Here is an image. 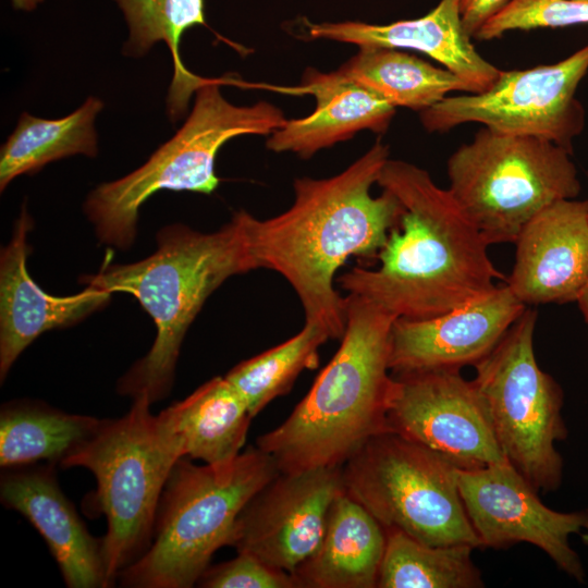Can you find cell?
<instances>
[{
  "mask_svg": "<svg viewBox=\"0 0 588 588\" xmlns=\"http://www.w3.org/2000/svg\"><path fill=\"white\" fill-rule=\"evenodd\" d=\"M389 159L378 139L336 175L294 181V201L265 220L246 212L252 254L258 269L281 274L297 294L305 322L343 336L346 303L334 287L338 270L351 257L376 258L403 207L389 191L373 197L371 186Z\"/></svg>",
  "mask_w": 588,
  "mask_h": 588,
  "instance_id": "1",
  "label": "cell"
},
{
  "mask_svg": "<svg viewBox=\"0 0 588 588\" xmlns=\"http://www.w3.org/2000/svg\"><path fill=\"white\" fill-rule=\"evenodd\" d=\"M377 184L403 211L375 269L355 267L338 282L395 318L425 319L467 304L506 279L488 255L489 244L449 188L406 161L388 159Z\"/></svg>",
  "mask_w": 588,
  "mask_h": 588,
  "instance_id": "2",
  "label": "cell"
},
{
  "mask_svg": "<svg viewBox=\"0 0 588 588\" xmlns=\"http://www.w3.org/2000/svg\"><path fill=\"white\" fill-rule=\"evenodd\" d=\"M246 212L213 232L175 223L157 234V249L132 264L106 261L82 277L86 285L133 295L157 329L149 352L118 381L119 394L156 403L172 387L183 339L207 298L229 278L258 269L249 246Z\"/></svg>",
  "mask_w": 588,
  "mask_h": 588,
  "instance_id": "3",
  "label": "cell"
},
{
  "mask_svg": "<svg viewBox=\"0 0 588 588\" xmlns=\"http://www.w3.org/2000/svg\"><path fill=\"white\" fill-rule=\"evenodd\" d=\"M345 303L340 347L290 416L257 439L281 473L341 467L369 439L390 430L396 318L355 294H347Z\"/></svg>",
  "mask_w": 588,
  "mask_h": 588,
  "instance_id": "4",
  "label": "cell"
},
{
  "mask_svg": "<svg viewBox=\"0 0 588 588\" xmlns=\"http://www.w3.org/2000/svg\"><path fill=\"white\" fill-rule=\"evenodd\" d=\"M280 473L273 458L249 448L222 465L173 466L159 503L149 548L118 576L124 587L189 588L229 546L247 502Z\"/></svg>",
  "mask_w": 588,
  "mask_h": 588,
  "instance_id": "5",
  "label": "cell"
},
{
  "mask_svg": "<svg viewBox=\"0 0 588 588\" xmlns=\"http://www.w3.org/2000/svg\"><path fill=\"white\" fill-rule=\"evenodd\" d=\"M224 79L209 78L196 90L193 109L171 139L138 169L93 189L83 209L99 242L128 249L137 234L142 205L159 191L211 194L219 185V149L242 135H270L287 119L278 107L259 101L234 106L220 93Z\"/></svg>",
  "mask_w": 588,
  "mask_h": 588,
  "instance_id": "6",
  "label": "cell"
},
{
  "mask_svg": "<svg viewBox=\"0 0 588 588\" xmlns=\"http://www.w3.org/2000/svg\"><path fill=\"white\" fill-rule=\"evenodd\" d=\"M150 405L147 395L134 397L124 416L105 419L61 465L86 468L96 478V491L88 499L107 519L100 542L108 587L149 548L164 486L180 460Z\"/></svg>",
  "mask_w": 588,
  "mask_h": 588,
  "instance_id": "7",
  "label": "cell"
},
{
  "mask_svg": "<svg viewBox=\"0 0 588 588\" xmlns=\"http://www.w3.org/2000/svg\"><path fill=\"white\" fill-rule=\"evenodd\" d=\"M571 156L550 140L483 126L450 156L449 191L489 245L515 243L541 210L579 194Z\"/></svg>",
  "mask_w": 588,
  "mask_h": 588,
  "instance_id": "8",
  "label": "cell"
},
{
  "mask_svg": "<svg viewBox=\"0 0 588 588\" xmlns=\"http://www.w3.org/2000/svg\"><path fill=\"white\" fill-rule=\"evenodd\" d=\"M341 469L344 491L385 529L432 546L481 548L461 498L457 468L430 449L388 430Z\"/></svg>",
  "mask_w": 588,
  "mask_h": 588,
  "instance_id": "9",
  "label": "cell"
},
{
  "mask_svg": "<svg viewBox=\"0 0 588 588\" xmlns=\"http://www.w3.org/2000/svg\"><path fill=\"white\" fill-rule=\"evenodd\" d=\"M537 311L526 308L498 345L475 364L473 381L485 401L505 460L539 492L559 489L567 437L564 394L536 359Z\"/></svg>",
  "mask_w": 588,
  "mask_h": 588,
  "instance_id": "10",
  "label": "cell"
},
{
  "mask_svg": "<svg viewBox=\"0 0 588 588\" xmlns=\"http://www.w3.org/2000/svg\"><path fill=\"white\" fill-rule=\"evenodd\" d=\"M587 72L588 44L553 64L501 71L488 90L448 96L421 111L420 121L428 132L479 123L501 133L540 137L573 154L586 120L576 90Z\"/></svg>",
  "mask_w": 588,
  "mask_h": 588,
  "instance_id": "11",
  "label": "cell"
},
{
  "mask_svg": "<svg viewBox=\"0 0 588 588\" xmlns=\"http://www.w3.org/2000/svg\"><path fill=\"white\" fill-rule=\"evenodd\" d=\"M388 427L457 469L505 462L478 388L460 370L393 375Z\"/></svg>",
  "mask_w": 588,
  "mask_h": 588,
  "instance_id": "12",
  "label": "cell"
},
{
  "mask_svg": "<svg viewBox=\"0 0 588 588\" xmlns=\"http://www.w3.org/2000/svg\"><path fill=\"white\" fill-rule=\"evenodd\" d=\"M461 498L481 548L506 549L527 542L541 549L565 574L585 581L569 537L584 515L548 507L538 491L507 461L474 470L457 469Z\"/></svg>",
  "mask_w": 588,
  "mask_h": 588,
  "instance_id": "13",
  "label": "cell"
},
{
  "mask_svg": "<svg viewBox=\"0 0 588 588\" xmlns=\"http://www.w3.org/2000/svg\"><path fill=\"white\" fill-rule=\"evenodd\" d=\"M342 490L341 467L280 471L243 507L229 546L292 575L320 544Z\"/></svg>",
  "mask_w": 588,
  "mask_h": 588,
  "instance_id": "14",
  "label": "cell"
},
{
  "mask_svg": "<svg viewBox=\"0 0 588 588\" xmlns=\"http://www.w3.org/2000/svg\"><path fill=\"white\" fill-rule=\"evenodd\" d=\"M526 308L505 283L430 318H396L391 330V372L460 370L475 365L498 345Z\"/></svg>",
  "mask_w": 588,
  "mask_h": 588,
  "instance_id": "15",
  "label": "cell"
},
{
  "mask_svg": "<svg viewBox=\"0 0 588 588\" xmlns=\"http://www.w3.org/2000/svg\"><path fill=\"white\" fill-rule=\"evenodd\" d=\"M515 244L506 284L523 304L576 301L588 282V200L553 203L523 228Z\"/></svg>",
  "mask_w": 588,
  "mask_h": 588,
  "instance_id": "16",
  "label": "cell"
},
{
  "mask_svg": "<svg viewBox=\"0 0 588 588\" xmlns=\"http://www.w3.org/2000/svg\"><path fill=\"white\" fill-rule=\"evenodd\" d=\"M32 217L23 207L0 256V379L24 350L44 332L71 327L103 308L113 293L87 285L69 296L46 293L32 279L26 260Z\"/></svg>",
  "mask_w": 588,
  "mask_h": 588,
  "instance_id": "17",
  "label": "cell"
},
{
  "mask_svg": "<svg viewBox=\"0 0 588 588\" xmlns=\"http://www.w3.org/2000/svg\"><path fill=\"white\" fill-rule=\"evenodd\" d=\"M0 499L37 529L68 587H108L100 539L88 532L63 494L54 464L5 469L0 481Z\"/></svg>",
  "mask_w": 588,
  "mask_h": 588,
  "instance_id": "18",
  "label": "cell"
},
{
  "mask_svg": "<svg viewBox=\"0 0 588 588\" xmlns=\"http://www.w3.org/2000/svg\"><path fill=\"white\" fill-rule=\"evenodd\" d=\"M461 0H440L426 15L378 25L364 22L310 23L305 20L313 39H329L357 45L359 48L413 49L427 54L461 77L470 94L488 90L501 70L487 61L475 48L465 30Z\"/></svg>",
  "mask_w": 588,
  "mask_h": 588,
  "instance_id": "19",
  "label": "cell"
},
{
  "mask_svg": "<svg viewBox=\"0 0 588 588\" xmlns=\"http://www.w3.org/2000/svg\"><path fill=\"white\" fill-rule=\"evenodd\" d=\"M299 90L315 96L316 108L270 134L266 145L274 152L291 151L308 159L359 131L384 133L395 114L393 106L339 71L308 69Z\"/></svg>",
  "mask_w": 588,
  "mask_h": 588,
  "instance_id": "20",
  "label": "cell"
},
{
  "mask_svg": "<svg viewBox=\"0 0 588 588\" xmlns=\"http://www.w3.org/2000/svg\"><path fill=\"white\" fill-rule=\"evenodd\" d=\"M385 542V528L343 489L320 544L292 573L296 588H376Z\"/></svg>",
  "mask_w": 588,
  "mask_h": 588,
  "instance_id": "21",
  "label": "cell"
},
{
  "mask_svg": "<svg viewBox=\"0 0 588 588\" xmlns=\"http://www.w3.org/2000/svg\"><path fill=\"white\" fill-rule=\"evenodd\" d=\"M156 416L180 458L188 456L208 465H222L241 454L254 418L224 377L212 378Z\"/></svg>",
  "mask_w": 588,
  "mask_h": 588,
  "instance_id": "22",
  "label": "cell"
},
{
  "mask_svg": "<svg viewBox=\"0 0 588 588\" xmlns=\"http://www.w3.org/2000/svg\"><path fill=\"white\" fill-rule=\"evenodd\" d=\"M105 419L69 414L38 401H11L0 411L3 469L62 463L90 440Z\"/></svg>",
  "mask_w": 588,
  "mask_h": 588,
  "instance_id": "23",
  "label": "cell"
},
{
  "mask_svg": "<svg viewBox=\"0 0 588 588\" xmlns=\"http://www.w3.org/2000/svg\"><path fill=\"white\" fill-rule=\"evenodd\" d=\"M393 106L424 111L468 85L445 68L392 48L364 47L339 70Z\"/></svg>",
  "mask_w": 588,
  "mask_h": 588,
  "instance_id": "24",
  "label": "cell"
},
{
  "mask_svg": "<svg viewBox=\"0 0 588 588\" xmlns=\"http://www.w3.org/2000/svg\"><path fill=\"white\" fill-rule=\"evenodd\" d=\"M102 101L89 97L66 117L46 120L22 113L15 130L0 151V188L23 174L69 156L95 157L98 152L95 120Z\"/></svg>",
  "mask_w": 588,
  "mask_h": 588,
  "instance_id": "25",
  "label": "cell"
},
{
  "mask_svg": "<svg viewBox=\"0 0 588 588\" xmlns=\"http://www.w3.org/2000/svg\"><path fill=\"white\" fill-rule=\"evenodd\" d=\"M125 15L130 36L123 50L128 57L144 56L156 42L168 46L174 69L168 95V112L175 121L186 110L193 93L205 78L189 72L182 62L180 41L183 33L194 26H207L204 0H115Z\"/></svg>",
  "mask_w": 588,
  "mask_h": 588,
  "instance_id": "26",
  "label": "cell"
},
{
  "mask_svg": "<svg viewBox=\"0 0 588 588\" xmlns=\"http://www.w3.org/2000/svg\"><path fill=\"white\" fill-rule=\"evenodd\" d=\"M378 588H480L483 580L469 544L432 546L385 529Z\"/></svg>",
  "mask_w": 588,
  "mask_h": 588,
  "instance_id": "27",
  "label": "cell"
},
{
  "mask_svg": "<svg viewBox=\"0 0 588 588\" xmlns=\"http://www.w3.org/2000/svg\"><path fill=\"white\" fill-rule=\"evenodd\" d=\"M330 336L320 326L305 322L295 335L233 367L224 378L246 402L255 417L293 387L298 375L319 363V350Z\"/></svg>",
  "mask_w": 588,
  "mask_h": 588,
  "instance_id": "28",
  "label": "cell"
},
{
  "mask_svg": "<svg viewBox=\"0 0 588 588\" xmlns=\"http://www.w3.org/2000/svg\"><path fill=\"white\" fill-rule=\"evenodd\" d=\"M588 24V1L579 0H510L491 16L474 38L493 40L511 30L563 27Z\"/></svg>",
  "mask_w": 588,
  "mask_h": 588,
  "instance_id": "29",
  "label": "cell"
},
{
  "mask_svg": "<svg viewBox=\"0 0 588 588\" xmlns=\"http://www.w3.org/2000/svg\"><path fill=\"white\" fill-rule=\"evenodd\" d=\"M197 584L206 588H296L290 573L245 552H237L236 558L209 566Z\"/></svg>",
  "mask_w": 588,
  "mask_h": 588,
  "instance_id": "30",
  "label": "cell"
},
{
  "mask_svg": "<svg viewBox=\"0 0 588 588\" xmlns=\"http://www.w3.org/2000/svg\"><path fill=\"white\" fill-rule=\"evenodd\" d=\"M510 0H461V17L465 30L474 37L491 16L497 14Z\"/></svg>",
  "mask_w": 588,
  "mask_h": 588,
  "instance_id": "31",
  "label": "cell"
},
{
  "mask_svg": "<svg viewBox=\"0 0 588 588\" xmlns=\"http://www.w3.org/2000/svg\"><path fill=\"white\" fill-rule=\"evenodd\" d=\"M576 302L578 303L580 311L588 324V282L579 293Z\"/></svg>",
  "mask_w": 588,
  "mask_h": 588,
  "instance_id": "32",
  "label": "cell"
},
{
  "mask_svg": "<svg viewBox=\"0 0 588 588\" xmlns=\"http://www.w3.org/2000/svg\"><path fill=\"white\" fill-rule=\"evenodd\" d=\"M42 0H12V4L15 9L32 11Z\"/></svg>",
  "mask_w": 588,
  "mask_h": 588,
  "instance_id": "33",
  "label": "cell"
},
{
  "mask_svg": "<svg viewBox=\"0 0 588 588\" xmlns=\"http://www.w3.org/2000/svg\"><path fill=\"white\" fill-rule=\"evenodd\" d=\"M584 520L581 530L579 532L581 540L585 544L588 546V507L583 511Z\"/></svg>",
  "mask_w": 588,
  "mask_h": 588,
  "instance_id": "34",
  "label": "cell"
},
{
  "mask_svg": "<svg viewBox=\"0 0 588 588\" xmlns=\"http://www.w3.org/2000/svg\"><path fill=\"white\" fill-rule=\"evenodd\" d=\"M579 1H588V0H579Z\"/></svg>",
  "mask_w": 588,
  "mask_h": 588,
  "instance_id": "35",
  "label": "cell"
},
{
  "mask_svg": "<svg viewBox=\"0 0 588 588\" xmlns=\"http://www.w3.org/2000/svg\"><path fill=\"white\" fill-rule=\"evenodd\" d=\"M587 176H588V173H587Z\"/></svg>",
  "mask_w": 588,
  "mask_h": 588,
  "instance_id": "36",
  "label": "cell"
}]
</instances>
